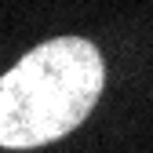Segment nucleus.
<instances>
[{"instance_id":"1","label":"nucleus","mask_w":153,"mask_h":153,"mask_svg":"<svg viewBox=\"0 0 153 153\" xmlns=\"http://www.w3.org/2000/svg\"><path fill=\"white\" fill-rule=\"evenodd\" d=\"M106 66L84 36H59L0 76V146L33 149L69 135L102 95Z\"/></svg>"}]
</instances>
